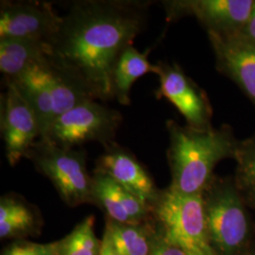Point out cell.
<instances>
[{"mask_svg": "<svg viewBox=\"0 0 255 255\" xmlns=\"http://www.w3.org/2000/svg\"><path fill=\"white\" fill-rule=\"evenodd\" d=\"M149 6L139 0L72 2L49 44L52 58L93 99L113 100L115 64L146 28Z\"/></svg>", "mask_w": 255, "mask_h": 255, "instance_id": "6da1fadb", "label": "cell"}, {"mask_svg": "<svg viewBox=\"0 0 255 255\" xmlns=\"http://www.w3.org/2000/svg\"><path fill=\"white\" fill-rule=\"evenodd\" d=\"M169 187L186 195H202L215 178L214 169L223 159L235 158L238 142L231 129L197 128L167 120Z\"/></svg>", "mask_w": 255, "mask_h": 255, "instance_id": "7a4b0ae2", "label": "cell"}, {"mask_svg": "<svg viewBox=\"0 0 255 255\" xmlns=\"http://www.w3.org/2000/svg\"><path fill=\"white\" fill-rule=\"evenodd\" d=\"M12 82L36 114L40 138L53 122L69 110L93 99L71 74L47 54L29 64Z\"/></svg>", "mask_w": 255, "mask_h": 255, "instance_id": "3957f363", "label": "cell"}, {"mask_svg": "<svg viewBox=\"0 0 255 255\" xmlns=\"http://www.w3.org/2000/svg\"><path fill=\"white\" fill-rule=\"evenodd\" d=\"M155 227L187 255H215L210 245L202 195H186L169 186L149 206Z\"/></svg>", "mask_w": 255, "mask_h": 255, "instance_id": "277c9868", "label": "cell"}, {"mask_svg": "<svg viewBox=\"0 0 255 255\" xmlns=\"http://www.w3.org/2000/svg\"><path fill=\"white\" fill-rule=\"evenodd\" d=\"M202 197L207 234L215 255L245 253L250 241V222L236 184L214 178Z\"/></svg>", "mask_w": 255, "mask_h": 255, "instance_id": "5b68a950", "label": "cell"}, {"mask_svg": "<svg viewBox=\"0 0 255 255\" xmlns=\"http://www.w3.org/2000/svg\"><path fill=\"white\" fill-rule=\"evenodd\" d=\"M25 158L51 182L67 206L75 208L91 203L93 177L87 170V153L84 149L64 148L39 138Z\"/></svg>", "mask_w": 255, "mask_h": 255, "instance_id": "8992f818", "label": "cell"}, {"mask_svg": "<svg viewBox=\"0 0 255 255\" xmlns=\"http://www.w3.org/2000/svg\"><path fill=\"white\" fill-rule=\"evenodd\" d=\"M122 121L119 111L88 100L61 116L41 138L64 148H75L89 142L107 146L116 142Z\"/></svg>", "mask_w": 255, "mask_h": 255, "instance_id": "52a82bcc", "label": "cell"}, {"mask_svg": "<svg viewBox=\"0 0 255 255\" xmlns=\"http://www.w3.org/2000/svg\"><path fill=\"white\" fill-rule=\"evenodd\" d=\"M6 90L0 97V128L5 154L10 166L26 157L28 149L40 138L36 114L15 85L4 82Z\"/></svg>", "mask_w": 255, "mask_h": 255, "instance_id": "ba28073f", "label": "cell"}, {"mask_svg": "<svg viewBox=\"0 0 255 255\" xmlns=\"http://www.w3.org/2000/svg\"><path fill=\"white\" fill-rule=\"evenodd\" d=\"M49 2L1 1L0 38H21L50 44L62 23Z\"/></svg>", "mask_w": 255, "mask_h": 255, "instance_id": "9c48e42d", "label": "cell"}, {"mask_svg": "<svg viewBox=\"0 0 255 255\" xmlns=\"http://www.w3.org/2000/svg\"><path fill=\"white\" fill-rule=\"evenodd\" d=\"M254 0H181L164 1L167 19L185 15L198 19L207 32L238 33L246 25L255 6Z\"/></svg>", "mask_w": 255, "mask_h": 255, "instance_id": "30bf717a", "label": "cell"}, {"mask_svg": "<svg viewBox=\"0 0 255 255\" xmlns=\"http://www.w3.org/2000/svg\"><path fill=\"white\" fill-rule=\"evenodd\" d=\"M159 87L155 97L170 101L186 120L197 128H211L212 107L205 92L182 70L178 64L158 63Z\"/></svg>", "mask_w": 255, "mask_h": 255, "instance_id": "8fae6325", "label": "cell"}, {"mask_svg": "<svg viewBox=\"0 0 255 255\" xmlns=\"http://www.w3.org/2000/svg\"><path fill=\"white\" fill-rule=\"evenodd\" d=\"M217 68L232 79L255 105V42L239 33L208 32Z\"/></svg>", "mask_w": 255, "mask_h": 255, "instance_id": "7c38bea8", "label": "cell"}, {"mask_svg": "<svg viewBox=\"0 0 255 255\" xmlns=\"http://www.w3.org/2000/svg\"><path fill=\"white\" fill-rule=\"evenodd\" d=\"M94 171L108 175L128 191L146 202L148 207L158 199L161 192L134 154L117 142L104 146V151L98 158Z\"/></svg>", "mask_w": 255, "mask_h": 255, "instance_id": "4fadbf2b", "label": "cell"}, {"mask_svg": "<svg viewBox=\"0 0 255 255\" xmlns=\"http://www.w3.org/2000/svg\"><path fill=\"white\" fill-rule=\"evenodd\" d=\"M92 202L105 214V218L120 223L140 224L151 219L146 202L128 191L106 174L94 171Z\"/></svg>", "mask_w": 255, "mask_h": 255, "instance_id": "5bb4252c", "label": "cell"}, {"mask_svg": "<svg viewBox=\"0 0 255 255\" xmlns=\"http://www.w3.org/2000/svg\"><path fill=\"white\" fill-rule=\"evenodd\" d=\"M44 225L38 207L16 193H7L0 198V238L21 240L38 237Z\"/></svg>", "mask_w": 255, "mask_h": 255, "instance_id": "9a60e30c", "label": "cell"}, {"mask_svg": "<svg viewBox=\"0 0 255 255\" xmlns=\"http://www.w3.org/2000/svg\"><path fill=\"white\" fill-rule=\"evenodd\" d=\"M150 48L144 52L137 50L133 45L126 47L115 64L112 75L113 96L123 106L130 105V89L139 78L148 73L158 76L159 64L148 61Z\"/></svg>", "mask_w": 255, "mask_h": 255, "instance_id": "2e32d148", "label": "cell"}, {"mask_svg": "<svg viewBox=\"0 0 255 255\" xmlns=\"http://www.w3.org/2000/svg\"><path fill=\"white\" fill-rule=\"evenodd\" d=\"M51 54L46 43L21 38H0V71L4 81L17 77L27 66Z\"/></svg>", "mask_w": 255, "mask_h": 255, "instance_id": "e0dca14e", "label": "cell"}, {"mask_svg": "<svg viewBox=\"0 0 255 255\" xmlns=\"http://www.w3.org/2000/svg\"><path fill=\"white\" fill-rule=\"evenodd\" d=\"M105 230L120 255H149L154 231L151 219L140 224H127L105 218Z\"/></svg>", "mask_w": 255, "mask_h": 255, "instance_id": "ac0fdd59", "label": "cell"}, {"mask_svg": "<svg viewBox=\"0 0 255 255\" xmlns=\"http://www.w3.org/2000/svg\"><path fill=\"white\" fill-rule=\"evenodd\" d=\"M95 222L93 215L87 216L58 240L57 255H101V240L96 236Z\"/></svg>", "mask_w": 255, "mask_h": 255, "instance_id": "d6986e66", "label": "cell"}, {"mask_svg": "<svg viewBox=\"0 0 255 255\" xmlns=\"http://www.w3.org/2000/svg\"><path fill=\"white\" fill-rule=\"evenodd\" d=\"M237 160V190L255 208V135L238 142L235 155Z\"/></svg>", "mask_w": 255, "mask_h": 255, "instance_id": "ffe728a7", "label": "cell"}, {"mask_svg": "<svg viewBox=\"0 0 255 255\" xmlns=\"http://www.w3.org/2000/svg\"><path fill=\"white\" fill-rule=\"evenodd\" d=\"M58 241L41 244L27 239L11 241L5 247L1 255H57Z\"/></svg>", "mask_w": 255, "mask_h": 255, "instance_id": "44dd1931", "label": "cell"}, {"mask_svg": "<svg viewBox=\"0 0 255 255\" xmlns=\"http://www.w3.org/2000/svg\"><path fill=\"white\" fill-rule=\"evenodd\" d=\"M154 226V224H153ZM148 255H187L180 247L174 244L156 228L151 237L150 251Z\"/></svg>", "mask_w": 255, "mask_h": 255, "instance_id": "7402d4cb", "label": "cell"}, {"mask_svg": "<svg viewBox=\"0 0 255 255\" xmlns=\"http://www.w3.org/2000/svg\"><path fill=\"white\" fill-rule=\"evenodd\" d=\"M101 255H121L114 245L109 233L106 230H104L103 237L101 239Z\"/></svg>", "mask_w": 255, "mask_h": 255, "instance_id": "603a6c76", "label": "cell"}, {"mask_svg": "<svg viewBox=\"0 0 255 255\" xmlns=\"http://www.w3.org/2000/svg\"><path fill=\"white\" fill-rule=\"evenodd\" d=\"M238 33L255 42V3L246 25L242 27Z\"/></svg>", "mask_w": 255, "mask_h": 255, "instance_id": "cb8c5ba5", "label": "cell"}, {"mask_svg": "<svg viewBox=\"0 0 255 255\" xmlns=\"http://www.w3.org/2000/svg\"><path fill=\"white\" fill-rule=\"evenodd\" d=\"M241 255H255V250H250L248 249L245 253H243Z\"/></svg>", "mask_w": 255, "mask_h": 255, "instance_id": "d4e9b609", "label": "cell"}]
</instances>
